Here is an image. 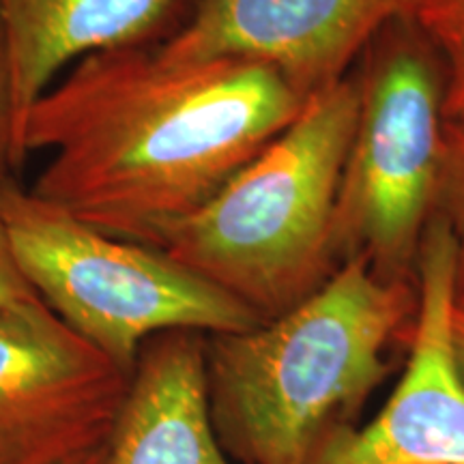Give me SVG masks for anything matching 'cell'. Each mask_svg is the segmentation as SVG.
Segmentation results:
<instances>
[{"label": "cell", "mask_w": 464, "mask_h": 464, "mask_svg": "<svg viewBox=\"0 0 464 464\" xmlns=\"http://www.w3.org/2000/svg\"><path fill=\"white\" fill-rule=\"evenodd\" d=\"M454 241V304L464 307V119L448 121L437 211Z\"/></svg>", "instance_id": "7c38bea8"}, {"label": "cell", "mask_w": 464, "mask_h": 464, "mask_svg": "<svg viewBox=\"0 0 464 464\" xmlns=\"http://www.w3.org/2000/svg\"><path fill=\"white\" fill-rule=\"evenodd\" d=\"M0 219L39 299L130 376L155 335L237 334L260 323L161 249L103 235L11 179L0 183Z\"/></svg>", "instance_id": "277c9868"}, {"label": "cell", "mask_w": 464, "mask_h": 464, "mask_svg": "<svg viewBox=\"0 0 464 464\" xmlns=\"http://www.w3.org/2000/svg\"><path fill=\"white\" fill-rule=\"evenodd\" d=\"M304 106L258 63L106 50L73 63L33 103L20 161L48 150L34 196L103 235L160 249Z\"/></svg>", "instance_id": "6da1fadb"}, {"label": "cell", "mask_w": 464, "mask_h": 464, "mask_svg": "<svg viewBox=\"0 0 464 464\" xmlns=\"http://www.w3.org/2000/svg\"><path fill=\"white\" fill-rule=\"evenodd\" d=\"M402 17L439 58L445 84V119H464V0H404Z\"/></svg>", "instance_id": "8fae6325"}, {"label": "cell", "mask_w": 464, "mask_h": 464, "mask_svg": "<svg viewBox=\"0 0 464 464\" xmlns=\"http://www.w3.org/2000/svg\"><path fill=\"white\" fill-rule=\"evenodd\" d=\"M130 381L39 297L0 307V464H58L106 443Z\"/></svg>", "instance_id": "8992f818"}, {"label": "cell", "mask_w": 464, "mask_h": 464, "mask_svg": "<svg viewBox=\"0 0 464 464\" xmlns=\"http://www.w3.org/2000/svg\"><path fill=\"white\" fill-rule=\"evenodd\" d=\"M106 464H232L208 406L205 334L168 332L142 346Z\"/></svg>", "instance_id": "30bf717a"}, {"label": "cell", "mask_w": 464, "mask_h": 464, "mask_svg": "<svg viewBox=\"0 0 464 464\" xmlns=\"http://www.w3.org/2000/svg\"><path fill=\"white\" fill-rule=\"evenodd\" d=\"M402 7L404 0H200L189 24L158 50L170 61L258 63L307 102L346 78Z\"/></svg>", "instance_id": "ba28073f"}, {"label": "cell", "mask_w": 464, "mask_h": 464, "mask_svg": "<svg viewBox=\"0 0 464 464\" xmlns=\"http://www.w3.org/2000/svg\"><path fill=\"white\" fill-rule=\"evenodd\" d=\"M11 168L17 164V123H15V100H14V69L7 33L0 20V183L7 181Z\"/></svg>", "instance_id": "4fadbf2b"}, {"label": "cell", "mask_w": 464, "mask_h": 464, "mask_svg": "<svg viewBox=\"0 0 464 464\" xmlns=\"http://www.w3.org/2000/svg\"><path fill=\"white\" fill-rule=\"evenodd\" d=\"M39 297L26 282L20 265L11 249L7 230H5L3 219H0V307L22 304V301Z\"/></svg>", "instance_id": "5bb4252c"}, {"label": "cell", "mask_w": 464, "mask_h": 464, "mask_svg": "<svg viewBox=\"0 0 464 464\" xmlns=\"http://www.w3.org/2000/svg\"><path fill=\"white\" fill-rule=\"evenodd\" d=\"M108 443H110V439L106 440V443L97 445V448L86 450V451H82V454L67 458V460H63L58 464H106V460H108Z\"/></svg>", "instance_id": "2e32d148"}, {"label": "cell", "mask_w": 464, "mask_h": 464, "mask_svg": "<svg viewBox=\"0 0 464 464\" xmlns=\"http://www.w3.org/2000/svg\"><path fill=\"white\" fill-rule=\"evenodd\" d=\"M417 282H387L348 260L293 310L207 335V390L226 454L241 464H314L355 428L413 329Z\"/></svg>", "instance_id": "7a4b0ae2"}, {"label": "cell", "mask_w": 464, "mask_h": 464, "mask_svg": "<svg viewBox=\"0 0 464 464\" xmlns=\"http://www.w3.org/2000/svg\"><path fill=\"white\" fill-rule=\"evenodd\" d=\"M454 241L437 216L417 263V312L404 374L379 415L314 464H464V381L451 346Z\"/></svg>", "instance_id": "52a82bcc"}, {"label": "cell", "mask_w": 464, "mask_h": 464, "mask_svg": "<svg viewBox=\"0 0 464 464\" xmlns=\"http://www.w3.org/2000/svg\"><path fill=\"white\" fill-rule=\"evenodd\" d=\"M363 54L357 123L335 200V254L340 265L363 260L381 280L415 284L443 172V72L402 15Z\"/></svg>", "instance_id": "5b68a950"}, {"label": "cell", "mask_w": 464, "mask_h": 464, "mask_svg": "<svg viewBox=\"0 0 464 464\" xmlns=\"http://www.w3.org/2000/svg\"><path fill=\"white\" fill-rule=\"evenodd\" d=\"M359 112V75L305 102L161 252L246 305L260 323L293 310L340 269L334 216Z\"/></svg>", "instance_id": "3957f363"}, {"label": "cell", "mask_w": 464, "mask_h": 464, "mask_svg": "<svg viewBox=\"0 0 464 464\" xmlns=\"http://www.w3.org/2000/svg\"><path fill=\"white\" fill-rule=\"evenodd\" d=\"M451 346H454L456 368L464 381V307L456 304L451 312Z\"/></svg>", "instance_id": "9a60e30c"}, {"label": "cell", "mask_w": 464, "mask_h": 464, "mask_svg": "<svg viewBox=\"0 0 464 464\" xmlns=\"http://www.w3.org/2000/svg\"><path fill=\"white\" fill-rule=\"evenodd\" d=\"M200 0H0L20 131L33 103L80 58L119 48H161L189 24Z\"/></svg>", "instance_id": "9c48e42d"}]
</instances>
